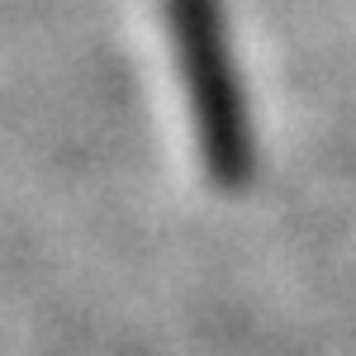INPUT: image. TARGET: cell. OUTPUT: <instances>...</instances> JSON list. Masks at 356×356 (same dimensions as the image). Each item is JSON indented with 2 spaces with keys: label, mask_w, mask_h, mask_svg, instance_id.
I'll use <instances>...</instances> for the list:
<instances>
[{
  "label": "cell",
  "mask_w": 356,
  "mask_h": 356,
  "mask_svg": "<svg viewBox=\"0 0 356 356\" xmlns=\"http://www.w3.org/2000/svg\"><path fill=\"white\" fill-rule=\"evenodd\" d=\"M166 33H171L176 72L186 81L204 176L219 191H243L257 176V147H252V119L233 62L223 0H166Z\"/></svg>",
  "instance_id": "1"
}]
</instances>
